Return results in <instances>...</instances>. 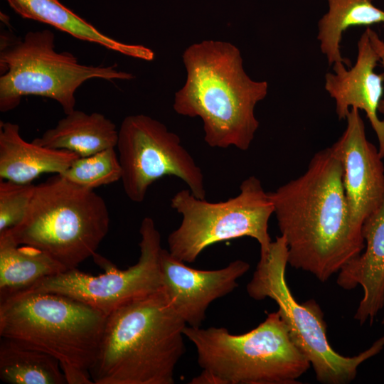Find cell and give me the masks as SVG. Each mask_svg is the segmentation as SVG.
Instances as JSON below:
<instances>
[{
	"label": "cell",
	"mask_w": 384,
	"mask_h": 384,
	"mask_svg": "<svg viewBox=\"0 0 384 384\" xmlns=\"http://www.w3.org/2000/svg\"><path fill=\"white\" fill-rule=\"evenodd\" d=\"M343 167L333 146L316 152L299 177L268 192L287 241L288 264L324 282L365 247L351 216Z\"/></svg>",
	"instance_id": "obj_1"
},
{
	"label": "cell",
	"mask_w": 384,
	"mask_h": 384,
	"mask_svg": "<svg viewBox=\"0 0 384 384\" xmlns=\"http://www.w3.org/2000/svg\"><path fill=\"white\" fill-rule=\"evenodd\" d=\"M182 58L187 75L175 93L174 111L201 118L209 146L247 150L260 124L255 109L267 95L268 82L246 73L240 50L228 42L193 43Z\"/></svg>",
	"instance_id": "obj_2"
},
{
	"label": "cell",
	"mask_w": 384,
	"mask_h": 384,
	"mask_svg": "<svg viewBox=\"0 0 384 384\" xmlns=\"http://www.w3.org/2000/svg\"><path fill=\"white\" fill-rule=\"evenodd\" d=\"M186 326L163 288L119 306L107 316L93 383L173 384Z\"/></svg>",
	"instance_id": "obj_3"
},
{
	"label": "cell",
	"mask_w": 384,
	"mask_h": 384,
	"mask_svg": "<svg viewBox=\"0 0 384 384\" xmlns=\"http://www.w3.org/2000/svg\"><path fill=\"white\" fill-rule=\"evenodd\" d=\"M183 333L202 368L191 384H297L311 366L278 311L242 334L189 326Z\"/></svg>",
	"instance_id": "obj_4"
},
{
	"label": "cell",
	"mask_w": 384,
	"mask_h": 384,
	"mask_svg": "<svg viewBox=\"0 0 384 384\" xmlns=\"http://www.w3.org/2000/svg\"><path fill=\"white\" fill-rule=\"evenodd\" d=\"M109 227L107 204L94 189L55 174L35 186L23 220L0 234L43 251L68 270L96 253Z\"/></svg>",
	"instance_id": "obj_5"
},
{
	"label": "cell",
	"mask_w": 384,
	"mask_h": 384,
	"mask_svg": "<svg viewBox=\"0 0 384 384\" xmlns=\"http://www.w3.org/2000/svg\"><path fill=\"white\" fill-rule=\"evenodd\" d=\"M107 315L66 295L24 292L0 301V337L24 342L90 371ZM90 373V372H89Z\"/></svg>",
	"instance_id": "obj_6"
},
{
	"label": "cell",
	"mask_w": 384,
	"mask_h": 384,
	"mask_svg": "<svg viewBox=\"0 0 384 384\" xmlns=\"http://www.w3.org/2000/svg\"><path fill=\"white\" fill-rule=\"evenodd\" d=\"M0 111L16 108L23 97L55 100L65 114L75 110V93L86 80H129L134 78L117 65H87L68 51L57 52L50 30L31 31L23 38L2 32L0 43Z\"/></svg>",
	"instance_id": "obj_7"
},
{
	"label": "cell",
	"mask_w": 384,
	"mask_h": 384,
	"mask_svg": "<svg viewBox=\"0 0 384 384\" xmlns=\"http://www.w3.org/2000/svg\"><path fill=\"white\" fill-rule=\"evenodd\" d=\"M287 264V244L280 235L272 242L267 255L260 257L247 285L248 295L255 300L270 298L276 302L294 343L310 362L319 382L349 383L356 378L361 364L382 350L384 336L353 357L336 352L328 341L326 323L319 304L314 299L299 303L292 294L286 280Z\"/></svg>",
	"instance_id": "obj_8"
},
{
	"label": "cell",
	"mask_w": 384,
	"mask_h": 384,
	"mask_svg": "<svg viewBox=\"0 0 384 384\" xmlns=\"http://www.w3.org/2000/svg\"><path fill=\"white\" fill-rule=\"evenodd\" d=\"M171 206L182 215L180 225L167 238L168 250L179 260L192 263L206 247L242 237L257 241L260 257L270 251L268 223L274 206L254 176L242 181L239 194L227 201L208 202L183 189L172 197Z\"/></svg>",
	"instance_id": "obj_9"
},
{
	"label": "cell",
	"mask_w": 384,
	"mask_h": 384,
	"mask_svg": "<svg viewBox=\"0 0 384 384\" xmlns=\"http://www.w3.org/2000/svg\"><path fill=\"white\" fill-rule=\"evenodd\" d=\"M124 191L142 203L149 187L172 176L183 181L198 198H206L204 176L180 137L162 122L144 114L126 117L118 130L117 146Z\"/></svg>",
	"instance_id": "obj_10"
},
{
	"label": "cell",
	"mask_w": 384,
	"mask_h": 384,
	"mask_svg": "<svg viewBox=\"0 0 384 384\" xmlns=\"http://www.w3.org/2000/svg\"><path fill=\"white\" fill-rule=\"evenodd\" d=\"M140 255L137 263L120 270L97 252L95 262L104 273L95 276L78 268L45 278L24 292L60 294L78 299L108 315L119 306L163 287L160 255L161 235L151 218L139 228Z\"/></svg>",
	"instance_id": "obj_11"
},
{
	"label": "cell",
	"mask_w": 384,
	"mask_h": 384,
	"mask_svg": "<svg viewBox=\"0 0 384 384\" xmlns=\"http://www.w3.org/2000/svg\"><path fill=\"white\" fill-rule=\"evenodd\" d=\"M346 126L332 145L343 167V186L353 221L361 228L384 195V165L376 148L366 137L359 110L351 108Z\"/></svg>",
	"instance_id": "obj_12"
},
{
	"label": "cell",
	"mask_w": 384,
	"mask_h": 384,
	"mask_svg": "<svg viewBox=\"0 0 384 384\" xmlns=\"http://www.w3.org/2000/svg\"><path fill=\"white\" fill-rule=\"evenodd\" d=\"M160 265L164 292L176 312L191 327H201L210 304L232 292L250 267L236 260L220 269L196 270L163 248Z\"/></svg>",
	"instance_id": "obj_13"
},
{
	"label": "cell",
	"mask_w": 384,
	"mask_h": 384,
	"mask_svg": "<svg viewBox=\"0 0 384 384\" xmlns=\"http://www.w3.org/2000/svg\"><path fill=\"white\" fill-rule=\"evenodd\" d=\"M379 58L365 31L357 43V55L352 66L343 63L332 65L324 78V89L335 102L339 119H345L353 107L365 112L378 142V151L384 158V119L378 117L383 95L384 73H375Z\"/></svg>",
	"instance_id": "obj_14"
},
{
	"label": "cell",
	"mask_w": 384,
	"mask_h": 384,
	"mask_svg": "<svg viewBox=\"0 0 384 384\" xmlns=\"http://www.w3.org/2000/svg\"><path fill=\"white\" fill-rule=\"evenodd\" d=\"M362 236L363 252L338 272L337 284L346 290L360 285L363 292L354 315L361 325L373 324L384 307V195L377 207L364 220Z\"/></svg>",
	"instance_id": "obj_15"
},
{
	"label": "cell",
	"mask_w": 384,
	"mask_h": 384,
	"mask_svg": "<svg viewBox=\"0 0 384 384\" xmlns=\"http://www.w3.org/2000/svg\"><path fill=\"white\" fill-rule=\"evenodd\" d=\"M75 153L25 141L17 124L0 122V178L31 183L44 173L60 174L78 158Z\"/></svg>",
	"instance_id": "obj_16"
},
{
	"label": "cell",
	"mask_w": 384,
	"mask_h": 384,
	"mask_svg": "<svg viewBox=\"0 0 384 384\" xmlns=\"http://www.w3.org/2000/svg\"><path fill=\"white\" fill-rule=\"evenodd\" d=\"M23 18L48 24L82 41L100 45L132 58L150 61L154 51L142 45L118 41L97 29L58 0H5Z\"/></svg>",
	"instance_id": "obj_17"
},
{
	"label": "cell",
	"mask_w": 384,
	"mask_h": 384,
	"mask_svg": "<svg viewBox=\"0 0 384 384\" xmlns=\"http://www.w3.org/2000/svg\"><path fill=\"white\" fill-rule=\"evenodd\" d=\"M118 130L115 124L99 112L87 114L74 110L32 142L55 149L68 150L80 157L109 148H115Z\"/></svg>",
	"instance_id": "obj_18"
},
{
	"label": "cell",
	"mask_w": 384,
	"mask_h": 384,
	"mask_svg": "<svg viewBox=\"0 0 384 384\" xmlns=\"http://www.w3.org/2000/svg\"><path fill=\"white\" fill-rule=\"evenodd\" d=\"M68 270L43 251L0 234V301Z\"/></svg>",
	"instance_id": "obj_19"
},
{
	"label": "cell",
	"mask_w": 384,
	"mask_h": 384,
	"mask_svg": "<svg viewBox=\"0 0 384 384\" xmlns=\"http://www.w3.org/2000/svg\"><path fill=\"white\" fill-rule=\"evenodd\" d=\"M373 0H327L328 10L319 20L316 38L329 66L343 63L351 65L341 52L343 33L351 27L379 24L384 28V11Z\"/></svg>",
	"instance_id": "obj_20"
},
{
	"label": "cell",
	"mask_w": 384,
	"mask_h": 384,
	"mask_svg": "<svg viewBox=\"0 0 384 384\" xmlns=\"http://www.w3.org/2000/svg\"><path fill=\"white\" fill-rule=\"evenodd\" d=\"M0 378L10 384H67L56 358L6 337L0 340Z\"/></svg>",
	"instance_id": "obj_21"
},
{
	"label": "cell",
	"mask_w": 384,
	"mask_h": 384,
	"mask_svg": "<svg viewBox=\"0 0 384 384\" xmlns=\"http://www.w3.org/2000/svg\"><path fill=\"white\" fill-rule=\"evenodd\" d=\"M60 175L75 184L95 189L121 180L122 168L115 149L109 148L79 156Z\"/></svg>",
	"instance_id": "obj_22"
},
{
	"label": "cell",
	"mask_w": 384,
	"mask_h": 384,
	"mask_svg": "<svg viewBox=\"0 0 384 384\" xmlns=\"http://www.w3.org/2000/svg\"><path fill=\"white\" fill-rule=\"evenodd\" d=\"M34 184L0 181V233L17 225L23 218L31 200Z\"/></svg>",
	"instance_id": "obj_23"
},
{
	"label": "cell",
	"mask_w": 384,
	"mask_h": 384,
	"mask_svg": "<svg viewBox=\"0 0 384 384\" xmlns=\"http://www.w3.org/2000/svg\"><path fill=\"white\" fill-rule=\"evenodd\" d=\"M60 367L67 384H94L89 371L68 365Z\"/></svg>",
	"instance_id": "obj_24"
},
{
	"label": "cell",
	"mask_w": 384,
	"mask_h": 384,
	"mask_svg": "<svg viewBox=\"0 0 384 384\" xmlns=\"http://www.w3.org/2000/svg\"><path fill=\"white\" fill-rule=\"evenodd\" d=\"M366 30L368 34L371 44L378 55L379 63L384 69V41L370 27H367ZM378 112L384 114V98L380 102Z\"/></svg>",
	"instance_id": "obj_25"
},
{
	"label": "cell",
	"mask_w": 384,
	"mask_h": 384,
	"mask_svg": "<svg viewBox=\"0 0 384 384\" xmlns=\"http://www.w3.org/2000/svg\"><path fill=\"white\" fill-rule=\"evenodd\" d=\"M381 324H382L383 325H384V316H383V320H382Z\"/></svg>",
	"instance_id": "obj_26"
}]
</instances>
